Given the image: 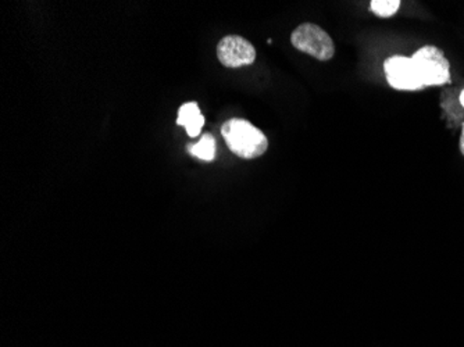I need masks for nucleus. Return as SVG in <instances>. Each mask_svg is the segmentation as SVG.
Segmentation results:
<instances>
[{"instance_id":"obj_5","label":"nucleus","mask_w":464,"mask_h":347,"mask_svg":"<svg viewBox=\"0 0 464 347\" xmlns=\"http://www.w3.org/2000/svg\"><path fill=\"white\" fill-rule=\"evenodd\" d=\"M385 77L392 88L399 91L423 90L424 85L420 80L419 72L409 57L392 56L385 60Z\"/></svg>"},{"instance_id":"obj_9","label":"nucleus","mask_w":464,"mask_h":347,"mask_svg":"<svg viewBox=\"0 0 464 347\" xmlns=\"http://www.w3.org/2000/svg\"><path fill=\"white\" fill-rule=\"evenodd\" d=\"M460 151H461V155L464 156V124H463V127H461Z\"/></svg>"},{"instance_id":"obj_4","label":"nucleus","mask_w":464,"mask_h":347,"mask_svg":"<svg viewBox=\"0 0 464 347\" xmlns=\"http://www.w3.org/2000/svg\"><path fill=\"white\" fill-rule=\"evenodd\" d=\"M218 57L223 66L238 69L255 63L256 49L242 36L228 35L218 42Z\"/></svg>"},{"instance_id":"obj_8","label":"nucleus","mask_w":464,"mask_h":347,"mask_svg":"<svg viewBox=\"0 0 464 347\" xmlns=\"http://www.w3.org/2000/svg\"><path fill=\"white\" fill-rule=\"evenodd\" d=\"M401 7L399 0H372V10L378 17H392Z\"/></svg>"},{"instance_id":"obj_10","label":"nucleus","mask_w":464,"mask_h":347,"mask_svg":"<svg viewBox=\"0 0 464 347\" xmlns=\"http://www.w3.org/2000/svg\"><path fill=\"white\" fill-rule=\"evenodd\" d=\"M460 103H461V106L464 107V91H463V92H461V95H460Z\"/></svg>"},{"instance_id":"obj_3","label":"nucleus","mask_w":464,"mask_h":347,"mask_svg":"<svg viewBox=\"0 0 464 347\" xmlns=\"http://www.w3.org/2000/svg\"><path fill=\"white\" fill-rule=\"evenodd\" d=\"M291 42L295 49L310 54L320 62H327L335 54L333 38L322 27L310 23H304L298 28H295Z\"/></svg>"},{"instance_id":"obj_7","label":"nucleus","mask_w":464,"mask_h":347,"mask_svg":"<svg viewBox=\"0 0 464 347\" xmlns=\"http://www.w3.org/2000/svg\"><path fill=\"white\" fill-rule=\"evenodd\" d=\"M188 151L194 158L203 161H213L216 158V140L212 134H205L199 142L188 146Z\"/></svg>"},{"instance_id":"obj_2","label":"nucleus","mask_w":464,"mask_h":347,"mask_svg":"<svg viewBox=\"0 0 464 347\" xmlns=\"http://www.w3.org/2000/svg\"><path fill=\"white\" fill-rule=\"evenodd\" d=\"M424 86L444 85L450 80V60L435 46H423L411 56Z\"/></svg>"},{"instance_id":"obj_6","label":"nucleus","mask_w":464,"mask_h":347,"mask_svg":"<svg viewBox=\"0 0 464 347\" xmlns=\"http://www.w3.org/2000/svg\"><path fill=\"white\" fill-rule=\"evenodd\" d=\"M177 124L184 127L185 131L191 138H197L200 134L203 125H205V117L200 113L197 101H189V103H184L179 107Z\"/></svg>"},{"instance_id":"obj_1","label":"nucleus","mask_w":464,"mask_h":347,"mask_svg":"<svg viewBox=\"0 0 464 347\" xmlns=\"http://www.w3.org/2000/svg\"><path fill=\"white\" fill-rule=\"evenodd\" d=\"M221 135L229 150L245 160L260 158L267 151V138L246 120L231 119L224 122Z\"/></svg>"}]
</instances>
